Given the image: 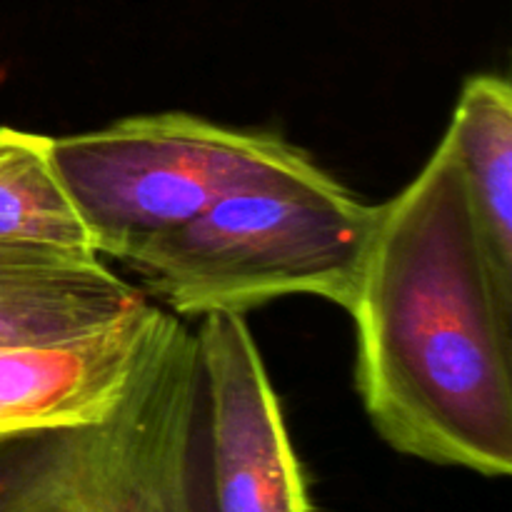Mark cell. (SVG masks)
I'll return each mask as SVG.
<instances>
[{
    "label": "cell",
    "mask_w": 512,
    "mask_h": 512,
    "mask_svg": "<svg viewBox=\"0 0 512 512\" xmlns=\"http://www.w3.org/2000/svg\"><path fill=\"white\" fill-rule=\"evenodd\" d=\"M0 248L100 258L55 173L48 135L0 128Z\"/></svg>",
    "instance_id": "obj_9"
},
{
    "label": "cell",
    "mask_w": 512,
    "mask_h": 512,
    "mask_svg": "<svg viewBox=\"0 0 512 512\" xmlns=\"http://www.w3.org/2000/svg\"><path fill=\"white\" fill-rule=\"evenodd\" d=\"M145 300L100 258L70 260L0 248V345L103 328Z\"/></svg>",
    "instance_id": "obj_8"
},
{
    "label": "cell",
    "mask_w": 512,
    "mask_h": 512,
    "mask_svg": "<svg viewBox=\"0 0 512 512\" xmlns=\"http://www.w3.org/2000/svg\"><path fill=\"white\" fill-rule=\"evenodd\" d=\"M193 380L195 330L178 318L108 418L0 438V512H185Z\"/></svg>",
    "instance_id": "obj_4"
},
{
    "label": "cell",
    "mask_w": 512,
    "mask_h": 512,
    "mask_svg": "<svg viewBox=\"0 0 512 512\" xmlns=\"http://www.w3.org/2000/svg\"><path fill=\"white\" fill-rule=\"evenodd\" d=\"M175 320L178 315L145 300L103 328L0 345V438L108 418Z\"/></svg>",
    "instance_id": "obj_6"
},
{
    "label": "cell",
    "mask_w": 512,
    "mask_h": 512,
    "mask_svg": "<svg viewBox=\"0 0 512 512\" xmlns=\"http://www.w3.org/2000/svg\"><path fill=\"white\" fill-rule=\"evenodd\" d=\"M185 512H313L283 410L240 313L195 328L183 443Z\"/></svg>",
    "instance_id": "obj_5"
},
{
    "label": "cell",
    "mask_w": 512,
    "mask_h": 512,
    "mask_svg": "<svg viewBox=\"0 0 512 512\" xmlns=\"http://www.w3.org/2000/svg\"><path fill=\"white\" fill-rule=\"evenodd\" d=\"M348 313L355 383L398 453L485 478L512 470V313L500 305L448 138L378 205Z\"/></svg>",
    "instance_id": "obj_1"
},
{
    "label": "cell",
    "mask_w": 512,
    "mask_h": 512,
    "mask_svg": "<svg viewBox=\"0 0 512 512\" xmlns=\"http://www.w3.org/2000/svg\"><path fill=\"white\" fill-rule=\"evenodd\" d=\"M50 160L98 255L125 260L230 193L320 170L270 133L185 113L48 138Z\"/></svg>",
    "instance_id": "obj_3"
},
{
    "label": "cell",
    "mask_w": 512,
    "mask_h": 512,
    "mask_svg": "<svg viewBox=\"0 0 512 512\" xmlns=\"http://www.w3.org/2000/svg\"><path fill=\"white\" fill-rule=\"evenodd\" d=\"M475 238L500 305L512 313V90L503 75L465 80L445 130Z\"/></svg>",
    "instance_id": "obj_7"
},
{
    "label": "cell",
    "mask_w": 512,
    "mask_h": 512,
    "mask_svg": "<svg viewBox=\"0 0 512 512\" xmlns=\"http://www.w3.org/2000/svg\"><path fill=\"white\" fill-rule=\"evenodd\" d=\"M378 208L360 203L333 175L245 188L190 223L158 235L125 265L178 318L240 313L313 295L353 303Z\"/></svg>",
    "instance_id": "obj_2"
}]
</instances>
